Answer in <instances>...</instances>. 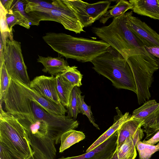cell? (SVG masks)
I'll use <instances>...</instances> for the list:
<instances>
[{
  "mask_svg": "<svg viewBox=\"0 0 159 159\" xmlns=\"http://www.w3.org/2000/svg\"><path fill=\"white\" fill-rule=\"evenodd\" d=\"M146 50L151 55L159 59V47H144Z\"/></svg>",
  "mask_w": 159,
  "mask_h": 159,
  "instance_id": "cell-35",
  "label": "cell"
},
{
  "mask_svg": "<svg viewBox=\"0 0 159 159\" xmlns=\"http://www.w3.org/2000/svg\"><path fill=\"white\" fill-rule=\"evenodd\" d=\"M52 49L66 59L90 62L107 52L110 45L102 40L73 36L63 33H46L42 37Z\"/></svg>",
  "mask_w": 159,
  "mask_h": 159,
  "instance_id": "cell-1",
  "label": "cell"
},
{
  "mask_svg": "<svg viewBox=\"0 0 159 159\" xmlns=\"http://www.w3.org/2000/svg\"></svg>",
  "mask_w": 159,
  "mask_h": 159,
  "instance_id": "cell-40",
  "label": "cell"
},
{
  "mask_svg": "<svg viewBox=\"0 0 159 159\" xmlns=\"http://www.w3.org/2000/svg\"><path fill=\"white\" fill-rule=\"evenodd\" d=\"M0 31L1 32H10L6 22V15L7 11L0 3ZM11 33V32H10ZM12 33V32H11Z\"/></svg>",
  "mask_w": 159,
  "mask_h": 159,
  "instance_id": "cell-31",
  "label": "cell"
},
{
  "mask_svg": "<svg viewBox=\"0 0 159 159\" xmlns=\"http://www.w3.org/2000/svg\"><path fill=\"white\" fill-rule=\"evenodd\" d=\"M0 102V144L17 159H27L33 151L26 132L17 119L4 111Z\"/></svg>",
  "mask_w": 159,
  "mask_h": 159,
  "instance_id": "cell-3",
  "label": "cell"
},
{
  "mask_svg": "<svg viewBox=\"0 0 159 159\" xmlns=\"http://www.w3.org/2000/svg\"><path fill=\"white\" fill-rule=\"evenodd\" d=\"M0 38V65H1L4 62L3 54L4 45L3 39L1 35Z\"/></svg>",
  "mask_w": 159,
  "mask_h": 159,
  "instance_id": "cell-37",
  "label": "cell"
},
{
  "mask_svg": "<svg viewBox=\"0 0 159 159\" xmlns=\"http://www.w3.org/2000/svg\"><path fill=\"white\" fill-rule=\"evenodd\" d=\"M127 25L136 38L144 47H159V34L145 22L126 12Z\"/></svg>",
  "mask_w": 159,
  "mask_h": 159,
  "instance_id": "cell-10",
  "label": "cell"
},
{
  "mask_svg": "<svg viewBox=\"0 0 159 159\" xmlns=\"http://www.w3.org/2000/svg\"><path fill=\"white\" fill-rule=\"evenodd\" d=\"M55 77L57 91L61 103L68 108L70 95L75 87L68 82L61 74Z\"/></svg>",
  "mask_w": 159,
  "mask_h": 159,
  "instance_id": "cell-18",
  "label": "cell"
},
{
  "mask_svg": "<svg viewBox=\"0 0 159 159\" xmlns=\"http://www.w3.org/2000/svg\"><path fill=\"white\" fill-rule=\"evenodd\" d=\"M159 142V130L157 131L152 137L148 140H143L142 142L145 144L150 145H154Z\"/></svg>",
  "mask_w": 159,
  "mask_h": 159,
  "instance_id": "cell-33",
  "label": "cell"
},
{
  "mask_svg": "<svg viewBox=\"0 0 159 159\" xmlns=\"http://www.w3.org/2000/svg\"><path fill=\"white\" fill-rule=\"evenodd\" d=\"M13 1V0H0V3L2 4L7 12H8L11 9Z\"/></svg>",
  "mask_w": 159,
  "mask_h": 159,
  "instance_id": "cell-36",
  "label": "cell"
},
{
  "mask_svg": "<svg viewBox=\"0 0 159 159\" xmlns=\"http://www.w3.org/2000/svg\"><path fill=\"white\" fill-rule=\"evenodd\" d=\"M91 62L93 68L106 77L118 89H124L136 93L134 75L128 63L116 50L110 46L108 51L98 57Z\"/></svg>",
  "mask_w": 159,
  "mask_h": 159,
  "instance_id": "cell-2",
  "label": "cell"
},
{
  "mask_svg": "<svg viewBox=\"0 0 159 159\" xmlns=\"http://www.w3.org/2000/svg\"><path fill=\"white\" fill-rule=\"evenodd\" d=\"M11 77L7 71L5 62L0 65V101L2 103L6 97Z\"/></svg>",
  "mask_w": 159,
  "mask_h": 159,
  "instance_id": "cell-25",
  "label": "cell"
},
{
  "mask_svg": "<svg viewBox=\"0 0 159 159\" xmlns=\"http://www.w3.org/2000/svg\"><path fill=\"white\" fill-rule=\"evenodd\" d=\"M117 139V131L91 151L79 156L62 157L58 159H109L116 150Z\"/></svg>",
  "mask_w": 159,
  "mask_h": 159,
  "instance_id": "cell-13",
  "label": "cell"
},
{
  "mask_svg": "<svg viewBox=\"0 0 159 159\" xmlns=\"http://www.w3.org/2000/svg\"><path fill=\"white\" fill-rule=\"evenodd\" d=\"M132 7V4L129 1L119 0L116 5L110 7L111 9L108 10L100 18V22L104 25L110 18L123 15L128 10L131 9Z\"/></svg>",
  "mask_w": 159,
  "mask_h": 159,
  "instance_id": "cell-19",
  "label": "cell"
},
{
  "mask_svg": "<svg viewBox=\"0 0 159 159\" xmlns=\"http://www.w3.org/2000/svg\"><path fill=\"white\" fill-rule=\"evenodd\" d=\"M0 159H17L8 150L0 144Z\"/></svg>",
  "mask_w": 159,
  "mask_h": 159,
  "instance_id": "cell-32",
  "label": "cell"
},
{
  "mask_svg": "<svg viewBox=\"0 0 159 159\" xmlns=\"http://www.w3.org/2000/svg\"><path fill=\"white\" fill-rule=\"evenodd\" d=\"M6 22L10 32H12V27L18 24L27 29L30 28V21L20 12L11 9L6 15Z\"/></svg>",
  "mask_w": 159,
  "mask_h": 159,
  "instance_id": "cell-23",
  "label": "cell"
},
{
  "mask_svg": "<svg viewBox=\"0 0 159 159\" xmlns=\"http://www.w3.org/2000/svg\"><path fill=\"white\" fill-rule=\"evenodd\" d=\"M77 68L75 66H70L66 71L61 74L73 86L79 87L82 85L83 75L77 69Z\"/></svg>",
  "mask_w": 159,
  "mask_h": 159,
  "instance_id": "cell-27",
  "label": "cell"
},
{
  "mask_svg": "<svg viewBox=\"0 0 159 159\" xmlns=\"http://www.w3.org/2000/svg\"><path fill=\"white\" fill-rule=\"evenodd\" d=\"M144 121L131 118L124 122L117 131L116 148H119L126 139L130 136L133 137L138 128L142 127Z\"/></svg>",
  "mask_w": 159,
  "mask_h": 159,
  "instance_id": "cell-17",
  "label": "cell"
},
{
  "mask_svg": "<svg viewBox=\"0 0 159 159\" xmlns=\"http://www.w3.org/2000/svg\"><path fill=\"white\" fill-rule=\"evenodd\" d=\"M156 59H157V63H158V67H159V59H158L157 58H156Z\"/></svg>",
  "mask_w": 159,
  "mask_h": 159,
  "instance_id": "cell-39",
  "label": "cell"
},
{
  "mask_svg": "<svg viewBox=\"0 0 159 159\" xmlns=\"http://www.w3.org/2000/svg\"><path fill=\"white\" fill-rule=\"evenodd\" d=\"M142 126L144 128L147 139L152 137L159 130V108L144 121Z\"/></svg>",
  "mask_w": 159,
  "mask_h": 159,
  "instance_id": "cell-24",
  "label": "cell"
},
{
  "mask_svg": "<svg viewBox=\"0 0 159 159\" xmlns=\"http://www.w3.org/2000/svg\"><path fill=\"white\" fill-rule=\"evenodd\" d=\"M27 98L35 117L38 119L44 121L47 124L49 136L54 141L55 144L60 143L61 137L64 133L78 127L79 123L77 120L67 116H58L50 113L37 102Z\"/></svg>",
  "mask_w": 159,
  "mask_h": 159,
  "instance_id": "cell-8",
  "label": "cell"
},
{
  "mask_svg": "<svg viewBox=\"0 0 159 159\" xmlns=\"http://www.w3.org/2000/svg\"><path fill=\"white\" fill-rule=\"evenodd\" d=\"M77 88V86H75L72 91L67 111V116L75 119L77 118L78 114L80 113L78 108Z\"/></svg>",
  "mask_w": 159,
  "mask_h": 159,
  "instance_id": "cell-29",
  "label": "cell"
},
{
  "mask_svg": "<svg viewBox=\"0 0 159 159\" xmlns=\"http://www.w3.org/2000/svg\"><path fill=\"white\" fill-rule=\"evenodd\" d=\"M3 40L4 58L9 76L29 86L30 82L25 63L21 43L14 40L12 32H1Z\"/></svg>",
  "mask_w": 159,
  "mask_h": 159,
  "instance_id": "cell-6",
  "label": "cell"
},
{
  "mask_svg": "<svg viewBox=\"0 0 159 159\" xmlns=\"http://www.w3.org/2000/svg\"><path fill=\"white\" fill-rule=\"evenodd\" d=\"M13 79L21 91L29 99L37 102L50 113L58 116H65L67 110L61 104H58L51 101L33 90L29 86Z\"/></svg>",
  "mask_w": 159,
  "mask_h": 159,
  "instance_id": "cell-12",
  "label": "cell"
},
{
  "mask_svg": "<svg viewBox=\"0 0 159 159\" xmlns=\"http://www.w3.org/2000/svg\"><path fill=\"white\" fill-rule=\"evenodd\" d=\"M29 87L51 101L58 104H61L57 91L55 77L37 76L30 81Z\"/></svg>",
  "mask_w": 159,
  "mask_h": 159,
  "instance_id": "cell-11",
  "label": "cell"
},
{
  "mask_svg": "<svg viewBox=\"0 0 159 159\" xmlns=\"http://www.w3.org/2000/svg\"><path fill=\"white\" fill-rule=\"evenodd\" d=\"M24 6H25V4L22 0H13L11 9L16 10L20 12L30 21L31 25H39V22L34 17L30 14L26 12L25 8L24 7Z\"/></svg>",
  "mask_w": 159,
  "mask_h": 159,
  "instance_id": "cell-30",
  "label": "cell"
},
{
  "mask_svg": "<svg viewBox=\"0 0 159 159\" xmlns=\"http://www.w3.org/2000/svg\"><path fill=\"white\" fill-rule=\"evenodd\" d=\"M38 56L37 61L41 63L44 66L42 71L48 73L52 76L63 73L70 66L63 58L43 57L39 55Z\"/></svg>",
  "mask_w": 159,
  "mask_h": 159,
  "instance_id": "cell-15",
  "label": "cell"
},
{
  "mask_svg": "<svg viewBox=\"0 0 159 159\" xmlns=\"http://www.w3.org/2000/svg\"><path fill=\"white\" fill-rule=\"evenodd\" d=\"M134 13L159 20V0H130Z\"/></svg>",
  "mask_w": 159,
  "mask_h": 159,
  "instance_id": "cell-14",
  "label": "cell"
},
{
  "mask_svg": "<svg viewBox=\"0 0 159 159\" xmlns=\"http://www.w3.org/2000/svg\"><path fill=\"white\" fill-rule=\"evenodd\" d=\"M159 108V103L154 99L149 100L133 112L131 118L144 121Z\"/></svg>",
  "mask_w": 159,
  "mask_h": 159,
  "instance_id": "cell-20",
  "label": "cell"
},
{
  "mask_svg": "<svg viewBox=\"0 0 159 159\" xmlns=\"http://www.w3.org/2000/svg\"><path fill=\"white\" fill-rule=\"evenodd\" d=\"M140 159H150L152 155L159 150V143L156 145H150L139 140L136 144Z\"/></svg>",
  "mask_w": 159,
  "mask_h": 159,
  "instance_id": "cell-28",
  "label": "cell"
},
{
  "mask_svg": "<svg viewBox=\"0 0 159 159\" xmlns=\"http://www.w3.org/2000/svg\"><path fill=\"white\" fill-rule=\"evenodd\" d=\"M109 159H118L117 156V150L116 148L113 154Z\"/></svg>",
  "mask_w": 159,
  "mask_h": 159,
  "instance_id": "cell-38",
  "label": "cell"
},
{
  "mask_svg": "<svg viewBox=\"0 0 159 159\" xmlns=\"http://www.w3.org/2000/svg\"><path fill=\"white\" fill-rule=\"evenodd\" d=\"M33 152L32 155L27 159H47L38 149L32 147Z\"/></svg>",
  "mask_w": 159,
  "mask_h": 159,
  "instance_id": "cell-34",
  "label": "cell"
},
{
  "mask_svg": "<svg viewBox=\"0 0 159 159\" xmlns=\"http://www.w3.org/2000/svg\"><path fill=\"white\" fill-rule=\"evenodd\" d=\"M28 13L39 22L42 20L55 21L61 24L66 30L76 34L84 31L83 27L74 13L62 0H59L58 5L54 8H37Z\"/></svg>",
  "mask_w": 159,
  "mask_h": 159,
  "instance_id": "cell-7",
  "label": "cell"
},
{
  "mask_svg": "<svg viewBox=\"0 0 159 159\" xmlns=\"http://www.w3.org/2000/svg\"><path fill=\"white\" fill-rule=\"evenodd\" d=\"M125 59L134 75L138 103L143 104L151 97L149 88L152 82L153 75L159 68L156 58L143 46L135 48Z\"/></svg>",
  "mask_w": 159,
  "mask_h": 159,
  "instance_id": "cell-4",
  "label": "cell"
},
{
  "mask_svg": "<svg viewBox=\"0 0 159 159\" xmlns=\"http://www.w3.org/2000/svg\"><path fill=\"white\" fill-rule=\"evenodd\" d=\"M126 12L113 18L108 25L93 27L92 32L98 38L116 50L126 59L136 48L144 46L127 25Z\"/></svg>",
  "mask_w": 159,
  "mask_h": 159,
  "instance_id": "cell-5",
  "label": "cell"
},
{
  "mask_svg": "<svg viewBox=\"0 0 159 159\" xmlns=\"http://www.w3.org/2000/svg\"><path fill=\"white\" fill-rule=\"evenodd\" d=\"M136 143L134 141L132 136L127 138L119 148H116L118 159H135L137 155Z\"/></svg>",
  "mask_w": 159,
  "mask_h": 159,
  "instance_id": "cell-22",
  "label": "cell"
},
{
  "mask_svg": "<svg viewBox=\"0 0 159 159\" xmlns=\"http://www.w3.org/2000/svg\"><path fill=\"white\" fill-rule=\"evenodd\" d=\"M85 138V135L81 131L72 129L65 132L61 138L59 152H62L72 145L84 140Z\"/></svg>",
  "mask_w": 159,
  "mask_h": 159,
  "instance_id": "cell-21",
  "label": "cell"
},
{
  "mask_svg": "<svg viewBox=\"0 0 159 159\" xmlns=\"http://www.w3.org/2000/svg\"><path fill=\"white\" fill-rule=\"evenodd\" d=\"M74 13L83 27L91 25L109 9L111 1L90 4L80 0H62Z\"/></svg>",
  "mask_w": 159,
  "mask_h": 159,
  "instance_id": "cell-9",
  "label": "cell"
},
{
  "mask_svg": "<svg viewBox=\"0 0 159 159\" xmlns=\"http://www.w3.org/2000/svg\"><path fill=\"white\" fill-rule=\"evenodd\" d=\"M116 109L117 115L114 116L113 124L87 148L86 152L93 150L103 143L116 132L124 122L130 119L131 116L129 115V112L123 114L118 107H116Z\"/></svg>",
  "mask_w": 159,
  "mask_h": 159,
  "instance_id": "cell-16",
  "label": "cell"
},
{
  "mask_svg": "<svg viewBox=\"0 0 159 159\" xmlns=\"http://www.w3.org/2000/svg\"><path fill=\"white\" fill-rule=\"evenodd\" d=\"M81 92L79 87H77V97L78 108L79 113L86 115L91 123L98 129H100L98 125L95 122L91 110V106L87 105L84 101V96L81 95Z\"/></svg>",
  "mask_w": 159,
  "mask_h": 159,
  "instance_id": "cell-26",
  "label": "cell"
}]
</instances>
